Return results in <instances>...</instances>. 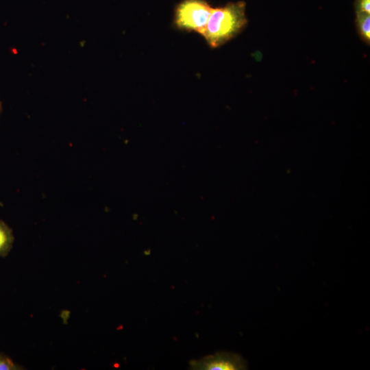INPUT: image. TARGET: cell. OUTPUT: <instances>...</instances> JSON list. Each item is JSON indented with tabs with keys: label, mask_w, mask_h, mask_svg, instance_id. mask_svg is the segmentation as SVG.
<instances>
[{
	"label": "cell",
	"mask_w": 370,
	"mask_h": 370,
	"mask_svg": "<svg viewBox=\"0 0 370 370\" xmlns=\"http://www.w3.org/2000/svg\"><path fill=\"white\" fill-rule=\"evenodd\" d=\"M247 23L245 3H228L223 7L213 8L201 36L210 47L215 48L236 36Z\"/></svg>",
	"instance_id": "cell-1"
},
{
	"label": "cell",
	"mask_w": 370,
	"mask_h": 370,
	"mask_svg": "<svg viewBox=\"0 0 370 370\" xmlns=\"http://www.w3.org/2000/svg\"><path fill=\"white\" fill-rule=\"evenodd\" d=\"M212 10L205 0H182L175 7L174 25L180 30L202 35Z\"/></svg>",
	"instance_id": "cell-2"
},
{
	"label": "cell",
	"mask_w": 370,
	"mask_h": 370,
	"mask_svg": "<svg viewBox=\"0 0 370 370\" xmlns=\"http://www.w3.org/2000/svg\"><path fill=\"white\" fill-rule=\"evenodd\" d=\"M191 369L195 370H245L247 361L236 353L220 352L206 356L199 360L189 362Z\"/></svg>",
	"instance_id": "cell-3"
},
{
	"label": "cell",
	"mask_w": 370,
	"mask_h": 370,
	"mask_svg": "<svg viewBox=\"0 0 370 370\" xmlns=\"http://www.w3.org/2000/svg\"><path fill=\"white\" fill-rule=\"evenodd\" d=\"M14 236L10 227L0 221V256H5L10 250Z\"/></svg>",
	"instance_id": "cell-4"
},
{
	"label": "cell",
	"mask_w": 370,
	"mask_h": 370,
	"mask_svg": "<svg viewBox=\"0 0 370 370\" xmlns=\"http://www.w3.org/2000/svg\"><path fill=\"white\" fill-rule=\"evenodd\" d=\"M357 25L360 34L363 38L370 40V16L369 13L357 12Z\"/></svg>",
	"instance_id": "cell-5"
},
{
	"label": "cell",
	"mask_w": 370,
	"mask_h": 370,
	"mask_svg": "<svg viewBox=\"0 0 370 370\" xmlns=\"http://www.w3.org/2000/svg\"><path fill=\"white\" fill-rule=\"evenodd\" d=\"M18 369V367L10 358L0 354V370H13Z\"/></svg>",
	"instance_id": "cell-6"
},
{
	"label": "cell",
	"mask_w": 370,
	"mask_h": 370,
	"mask_svg": "<svg viewBox=\"0 0 370 370\" xmlns=\"http://www.w3.org/2000/svg\"><path fill=\"white\" fill-rule=\"evenodd\" d=\"M357 12L370 13V0H356Z\"/></svg>",
	"instance_id": "cell-7"
},
{
	"label": "cell",
	"mask_w": 370,
	"mask_h": 370,
	"mask_svg": "<svg viewBox=\"0 0 370 370\" xmlns=\"http://www.w3.org/2000/svg\"><path fill=\"white\" fill-rule=\"evenodd\" d=\"M1 104H0V113H1Z\"/></svg>",
	"instance_id": "cell-8"
}]
</instances>
